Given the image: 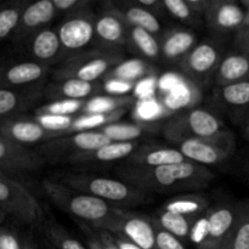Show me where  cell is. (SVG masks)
I'll return each instance as SVG.
<instances>
[{
    "mask_svg": "<svg viewBox=\"0 0 249 249\" xmlns=\"http://www.w3.org/2000/svg\"><path fill=\"white\" fill-rule=\"evenodd\" d=\"M216 87L249 80V53L233 49L221 60L214 77Z\"/></svg>",
    "mask_w": 249,
    "mask_h": 249,
    "instance_id": "27",
    "label": "cell"
},
{
    "mask_svg": "<svg viewBox=\"0 0 249 249\" xmlns=\"http://www.w3.org/2000/svg\"><path fill=\"white\" fill-rule=\"evenodd\" d=\"M41 189L53 206L99 230L113 233L124 213L122 209L94 196L75 191L61 181L45 179L41 182Z\"/></svg>",
    "mask_w": 249,
    "mask_h": 249,
    "instance_id": "2",
    "label": "cell"
},
{
    "mask_svg": "<svg viewBox=\"0 0 249 249\" xmlns=\"http://www.w3.org/2000/svg\"><path fill=\"white\" fill-rule=\"evenodd\" d=\"M141 143L135 142H111L101 146L94 151L82 152L66 158L63 162L71 164H96V163H113L118 160H126L139 147Z\"/></svg>",
    "mask_w": 249,
    "mask_h": 249,
    "instance_id": "24",
    "label": "cell"
},
{
    "mask_svg": "<svg viewBox=\"0 0 249 249\" xmlns=\"http://www.w3.org/2000/svg\"><path fill=\"white\" fill-rule=\"evenodd\" d=\"M44 230H45V235L50 242V246H53L55 249H88L87 246L73 237L63 226H61L56 221H46Z\"/></svg>",
    "mask_w": 249,
    "mask_h": 249,
    "instance_id": "37",
    "label": "cell"
},
{
    "mask_svg": "<svg viewBox=\"0 0 249 249\" xmlns=\"http://www.w3.org/2000/svg\"><path fill=\"white\" fill-rule=\"evenodd\" d=\"M163 60L179 65L187 53L197 45V36L191 29L174 27L164 32L160 39Z\"/></svg>",
    "mask_w": 249,
    "mask_h": 249,
    "instance_id": "23",
    "label": "cell"
},
{
    "mask_svg": "<svg viewBox=\"0 0 249 249\" xmlns=\"http://www.w3.org/2000/svg\"><path fill=\"white\" fill-rule=\"evenodd\" d=\"M102 90L100 83H89L77 79L53 80L44 89V99L49 101H88L97 96Z\"/></svg>",
    "mask_w": 249,
    "mask_h": 249,
    "instance_id": "22",
    "label": "cell"
},
{
    "mask_svg": "<svg viewBox=\"0 0 249 249\" xmlns=\"http://www.w3.org/2000/svg\"><path fill=\"white\" fill-rule=\"evenodd\" d=\"M133 104V97L126 95H97L88 100L83 113H111L118 109H128Z\"/></svg>",
    "mask_w": 249,
    "mask_h": 249,
    "instance_id": "34",
    "label": "cell"
},
{
    "mask_svg": "<svg viewBox=\"0 0 249 249\" xmlns=\"http://www.w3.org/2000/svg\"><path fill=\"white\" fill-rule=\"evenodd\" d=\"M0 134L14 142L31 148L34 145H43L53 139L66 136L65 134L48 130L40 125L33 116L27 114L0 121Z\"/></svg>",
    "mask_w": 249,
    "mask_h": 249,
    "instance_id": "13",
    "label": "cell"
},
{
    "mask_svg": "<svg viewBox=\"0 0 249 249\" xmlns=\"http://www.w3.org/2000/svg\"><path fill=\"white\" fill-rule=\"evenodd\" d=\"M50 249H55V248H53V246H50Z\"/></svg>",
    "mask_w": 249,
    "mask_h": 249,
    "instance_id": "55",
    "label": "cell"
},
{
    "mask_svg": "<svg viewBox=\"0 0 249 249\" xmlns=\"http://www.w3.org/2000/svg\"><path fill=\"white\" fill-rule=\"evenodd\" d=\"M23 238L9 228L0 225V249H22Z\"/></svg>",
    "mask_w": 249,
    "mask_h": 249,
    "instance_id": "43",
    "label": "cell"
},
{
    "mask_svg": "<svg viewBox=\"0 0 249 249\" xmlns=\"http://www.w3.org/2000/svg\"><path fill=\"white\" fill-rule=\"evenodd\" d=\"M27 2V0H11L0 4V43L12 38Z\"/></svg>",
    "mask_w": 249,
    "mask_h": 249,
    "instance_id": "32",
    "label": "cell"
},
{
    "mask_svg": "<svg viewBox=\"0 0 249 249\" xmlns=\"http://www.w3.org/2000/svg\"><path fill=\"white\" fill-rule=\"evenodd\" d=\"M33 118L40 125L53 133H61L68 135L72 134L73 124H74L75 116H57V114L46 113H33Z\"/></svg>",
    "mask_w": 249,
    "mask_h": 249,
    "instance_id": "39",
    "label": "cell"
},
{
    "mask_svg": "<svg viewBox=\"0 0 249 249\" xmlns=\"http://www.w3.org/2000/svg\"><path fill=\"white\" fill-rule=\"evenodd\" d=\"M53 2L55 5L56 11L65 12L67 15L88 9L91 5L90 0H53Z\"/></svg>",
    "mask_w": 249,
    "mask_h": 249,
    "instance_id": "44",
    "label": "cell"
},
{
    "mask_svg": "<svg viewBox=\"0 0 249 249\" xmlns=\"http://www.w3.org/2000/svg\"><path fill=\"white\" fill-rule=\"evenodd\" d=\"M196 219L197 218H191V216L181 215V214L172 213V212L160 209L155 221L160 228L168 231L172 235L177 236L184 242V241H189L190 231H191V228Z\"/></svg>",
    "mask_w": 249,
    "mask_h": 249,
    "instance_id": "33",
    "label": "cell"
},
{
    "mask_svg": "<svg viewBox=\"0 0 249 249\" xmlns=\"http://www.w3.org/2000/svg\"><path fill=\"white\" fill-rule=\"evenodd\" d=\"M1 2H2V1H1V0H0V4H1Z\"/></svg>",
    "mask_w": 249,
    "mask_h": 249,
    "instance_id": "56",
    "label": "cell"
},
{
    "mask_svg": "<svg viewBox=\"0 0 249 249\" xmlns=\"http://www.w3.org/2000/svg\"><path fill=\"white\" fill-rule=\"evenodd\" d=\"M116 174L119 179L152 195L198 191L214 179L208 168L190 160L156 168L124 164L116 170Z\"/></svg>",
    "mask_w": 249,
    "mask_h": 249,
    "instance_id": "1",
    "label": "cell"
},
{
    "mask_svg": "<svg viewBox=\"0 0 249 249\" xmlns=\"http://www.w3.org/2000/svg\"><path fill=\"white\" fill-rule=\"evenodd\" d=\"M46 160L31 147L14 142L0 134V172L29 173L44 167Z\"/></svg>",
    "mask_w": 249,
    "mask_h": 249,
    "instance_id": "15",
    "label": "cell"
},
{
    "mask_svg": "<svg viewBox=\"0 0 249 249\" xmlns=\"http://www.w3.org/2000/svg\"><path fill=\"white\" fill-rule=\"evenodd\" d=\"M242 134H243V138H245L247 141H249V117L246 119L245 123L242 124Z\"/></svg>",
    "mask_w": 249,
    "mask_h": 249,
    "instance_id": "51",
    "label": "cell"
},
{
    "mask_svg": "<svg viewBox=\"0 0 249 249\" xmlns=\"http://www.w3.org/2000/svg\"><path fill=\"white\" fill-rule=\"evenodd\" d=\"M223 57L220 44L208 39L197 43L178 67L190 80L202 87L215 77Z\"/></svg>",
    "mask_w": 249,
    "mask_h": 249,
    "instance_id": "9",
    "label": "cell"
},
{
    "mask_svg": "<svg viewBox=\"0 0 249 249\" xmlns=\"http://www.w3.org/2000/svg\"><path fill=\"white\" fill-rule=\"evenodd\" d=\"M175 147L186 160L208 168L230 160L235 153L236 140L233 134L226 130L215 140H186L175 145Z\"/></svg>",
    "mask_w": 249,
    "mask_h": 249,
    "instance_id": "8",
    "label": "cell"
},
{
    "mask_svg": "<svg viewBox=\"0 0 249 249\" xmlns=\"http://www.w3.org/2000/svg\"><path fill=\"white\" fill-rule=\"evenodd\" d=\"M95 19L96 14L88 7L67 15L61 22L56 31L62 45L65 60L87 51L88 46L95 40Z\"/></svg>",
    "mask_w": 249,
    "mask_h": 249,
    "instance_id": "7",
    "label": "cell"
},
{
    "mask_svg": "<svg viewBox=\"0 0 249 249\" xmlns=\"http://www.w3.org/2000/svg\"><path fill=\"white\" fill-rule=\"evenodd\" d=\"M246 202H247V204H248V208H249V199H247V201H246Z\"/></svg>",
    "mask_w": 249,
    "mask_h": 249,
    "instance_id": "54",
    "label": "cell"
},
{
    "mask_svg": "<svg viewBox=\"0 0 249 249\" xmlns=\"http://www.w3.org/2000/svg\"><path fill=\"white\" fill-rule=\"evenodd\" d=\"M0 173H2V172H0ZM4 174H5V173H4Z\"/></svg>",
    "mask_w": 249,
    "mask_h": 249,
    "instance_id": "57",
    "label": "cell"
},
{
    "mask_svg": "<svg viewBox=\"0 0 249 249\" xmlns=\"http://www.w3.org/2000/svg\"><path fill=\"white\" fill-rule=\"evenodd\" d=\"M56 11L53 0H38L27 2L21 14L18 26L12 36L11 41L21 48L36 33L46 28L55 18Z\"/></svg>",
    "mask_w": 249,
    "mask_h": 249,
    "instance_id": "14",
    "label": "cell"
},
{
    "mask_svg": "<svg viewBox=\"0 0 249 249\" xmlns=\"http://www.w3.org/2000/svg\"><path fill=\"white\" fill-rule=\"evenodd\" d=\"M128 45L130 46L131 50L141 56V60L147 61L150 63L153 61H158L162 57L160 39L155 34L142 28L130 27Z\"/></svg>",
    "mask_w": 249,
    "mask_h": 249,
    "instance_id": "28",
    "label": "cell"
},
{
    "mask_svg": "<svg viewBox=\"0 0 249 249\" xmlns=\"http://www.w3.org/2000/svg\"><path fill=\"white\" fill-rule=\"evenodd\" d=\"M21 49L28 56V60L51 66V67L53 63L65 60L57 31L51 27H46L34 34L28 41H26L21 46Z\"/></svg>",
    "mask_w": 249,
    "mask_h": 249,
    "instance_id": "19",
    "label": "cell"
},
{
    "mask_svg": "<svg viewBox=\"0 0 249 249\" xmlns=\"http://www.w3.org/2000/svg\"><path fill=\"white\" fill-rule=\"evenodd\" d=\"M113 235L126 238L142 249H157L155 221L141 214L124 212Z\"/></svg>",
    "mask_w": 249,
    "mask_h": 249,
    "instance_id": "21",
    "label": "cell"
},
{
    "mask_svg": "<svg viewBox=\"0 0 249 249\" xmlns=\"http://www.w3.org/2000/svg\"><path fill=\"white\" fill-rule=\"evenodd\" d=\"M124 56L121 51L92 49L83 51L66 58L53 73V80L77 79L83 82L99 83L123 62Z\"/></svg>",
    "mask_w": 249,
    "mask_h": 249,
    "instance_id": "5",
    "label": "cell"
},
{
    "mask_svg": "<svg viewBox=\"0 0 249 249\" xmlns=\"http://www.w3.org/2000/svg\"><path fill=\"white\" fill-rule=\"evenodd\" d=\"M155 221V220H153ZM156 247L157 249H187L180 238L172 235L168 231L163 230L162 228L156 224Z\"/></svg>",
    "mask_w": 249,
    "mask_h": 249,
    "instance_id": "42",
    "label": "cell"
},
{
    "mask_svg": "<svg viewBox=\"0 0 249 249\" xmlns=\"http://www.w3.org/2000/svg\"><path fill=\"white\" fill-rule=\"evenodd\" d=\"M51 66L24 60L0 62V89H28L45 84Z\"/></svg>",
    "mask_w": 249,
    "mask_h": 249,
    "instance_id": "11",
    "label": "cell"
},
{
    "mask_svg": "<svg viewBox=\"0 0 249 249\" xmlns=\"http://www.w3.org/2000/svg\"><path fill=\"white\" fill-rule=\"evenodd\" d=\"M187 2H189L190 6H191L197 14L203 16L207 7H208L209 2H211V0H187Z\"/></svg>",
    "mask_w": 249,
    "mask_h": 249,
    "instance_id": "48",
    "label": "cell"
},
{
    "mask_svg": "<svg viewBox=\"0 0 249 249\" xmlns=\"http://www.w3.org/2000/svg\"><path fill=\"white\" fill-rule=\"evenodd\" d=\"M153 71H155V67L152 63L141 60V58L124 60L105 77V80H119V82L135 85L136 83L153 73Z\"/></svg>",
    "mask_w": 249,
    "mask_h": 249,
    "instance_id": "29",
    "label": "cell"
},
{
    "mask_svg": "<svg viewBox=\"0 0 249 249\" xmlns=\"http://www.w3.org/2000/svg\"><path fill=\"white\" fill-rule=\"evenodd\" d=\"M240 203H220L206 212L209 221V236L203 249H223L238 215Z\"/></svg>",
    "mask_w": 249,
    "mask_h": 249,
    "instance_id": "18",
    "label": "cell"
},
{
    "mask_svg": "<svg viewBox=\"0 0 249 249\" xmlns=\"http://www.w3.org/2000/svg\"><path fill=\"white\" fill-rule=\"evenodd\" d=\"M106 4L124 19L129 27L142 28L156 36L162 32L160 17L148 10L139 6L134 0L129 1H106Z\"/></svg>",
    "mask_w": 249,
    "mask_h": 249,
    "instance_id": "26",
    "label": "cell"
},
{
    "mask_svg": "<svg viewBox=\"0 0 249 249\" xmlns=\"http://www.w3.org/2000/svg\"><path fill=\"white\" fill-rule=\"evenodd\" d=\"M6 214L4 213V212L1 211V209H0V225H2V224H4V221L6 220Z\"/></svg>",
    "mask_w": 249,
    "mask_h": 249,
    "instance_id": "53",
    "label": "cell"
},
{
    "mask_svg": "<svg viewBox=\"0 0 249 249\" xmlns=\"http://www.w3.org/2000/svg\"><path fill=\"white\" fill-rule=\"evenodd\" d=\"M163 6L167 14L173 18L191 27H201L203 23V16L197 14L187 0H163Z\"/></svg>",
    "mask_w": 249,
    "mask_h": 249,
    "instance_id": "38",
    "label": "cell"
},
{
    "mask_svg": "<svg viewBox=\"0 0 249 249\" xmlns=\"http://www.w3.org/2000/svg\"><path fill=\"white\" fill-rule=\"evenodd\" d=\"M226 130L219 113L207 107L180 112L162 125L163 136L173 145L186 140H215Z\"/></svg>",
    "mask_w": 249,
    "mask_h": 249,
    "instance_id": "4",
    "label": "cell"
},
{
    "mask_svg": "<svg viewBox=\"0 0 249 249\" xmlns=\"http://www.w3.org/2000/svg\"><path fill=\"white\" fill-rule=\"evenodd\" d=\"M100 235H101L102 241H104L105 249H118L116 245V240H114L113 233L108 232V231L106 230H100Z\"/></svg>",
    "mask_w": 249,
    "mask_h": 249,
    "instance_id": "47",
    "label": "cell"
},
{
    "mask_svg": "<svg viewBox=\"0 0 249 249\" xmlns=\"http://www.w3.org/2000/svg\"><path fill=\"white\" fill-rule=\"evenodd\" d=\"M156 125L147 123H117L101 129L102 133L113 142H135L138 139L155 131Z\"/></svg>",
    "mask_w": 249,
    "mask_h": 249,
    "instance_id": "30",
    "label": "cell"
},
{
    "mask_svg": "<svg viewBox=\"0 0 249 249\" xmlns=\"http://www.w3.org/2000/svg\"><path fill=\"white\" fill-rule=\"evenodd\" d=\"M130 27L118 14L105 2L104 9L96 14L95 19V40L99 49L119 51L128 45Z\"/></svg>",
    "mask_w": 249,
    "mask_h": 249,
    "instance_id": "16",
    "label": "cell"
},
{
    "mask_svg": "<svg viewBox=\"0 0 249 249\" xmlns=\"http://www.w3.org/2000/svg\"><path fill=\"white\" fill-rule=\"evenodd\" d=\"M185 157L175 146L140 145L125 160L126 165L140 168H156L185 162Z\"/></svg>",
    "mask_w": 249,
    "mask_h": 249,
    "instance_id": "25",
    "label": "cell"
},
{
    "mask_svg": "<svg viewBox=\"0 0 249 249\" xmlns=\"http://www.w3.org/2000/svg\"><path fill=\"white\" fill-rule=\"evenodd\" d=\"M60 181L75 191L102 199L118 209L141 206L152 199V194L143 191L119 178L113 179L94 174L67 173L61 178Z\"/></svg>",
    "mask_w": 249,
    "mask_h": 249,
    "instance_id": "3",
    "label": "cell"
},
{
    "mask_svg": "<svg viewBox=\"0 0 249 249\" xmlns=\"http://www.w3.org/2000/svg\"><path fill=\"white\" fill-rule=\"evenodd\" d=\"M212 100L221 112L242 125L249 117V80L214 88Z\"/></svg>",
    "mask_w": 249,
    "mask_h": 249,
    "instance_id": "17",
    "label": "cell"
},
{
    "mask_svg": "<svg viewBox=\"0 0 249 249\" xmlns=\"http://www.w3.org/2000/svg\"><path fill=\"white\" fill-rule=\"evenodd\" d=\"M87 101H51L43 106H38L33 113L57 114V116H74L75 113L83 112Z\"/></svg>",
    "mask_w": 249,
    "mask_h": 249,
    "instance_id": "40",
    "label": "cell"
},
{
    "mask_svg": "<svg viewBox=\"0 0 249 249\" xmlns=\"http://www.w3.org/2000/svg\"><path fill=\"white\" fill-rule=\"evenodd\" d=\"M162 209L191 218H198L208 211L209 202L201 195H182L165 202Z\"/></svg>",
    "mask_w": 249,
    "mask_h": 249,
    "instance_id": "31",
    "label": "cell"
},
{
    "mask_svg": "<svg viewBox=\"0 0 249 249\" xmlns=\"http://www.w3.org/2000/svg\"><path fill=\"white\" fill-rule=\"evenodd\" d=\"M45 84L28 89H0V121L27 114L44 99Z\"/></svg>",
    "mask_w": 249,
    "mask_h": 249,
    "instance_id": "20",
    "label": "cell"
},
{
    "mask_svg": "<svg viewBox=\"0 0 249 249\" xmlns=\"http://www.w3.org/2000/svg\"><path fill=\"white\" fill-rule=\"evenodd\" d=\"M241 4H242V6L245 7L246 10V22H245V26H246V24H249V0H242Z\"/></svg>",
    "mask_w": 249,
    "mask_h": 249,
    "instance_id": "52",
    "label": "cell"
},
{
    "mask_svg": "<svg viewBox=\"0 0 249 249\" xmlns=\"http://www.w3.org/2000/svg\"><path fill=\"white\" fill-rule=\"evenodd\" d=\"M203 21L207 28L216 36H235L246 22V10L235 0H211Z\"/></svg>",
    "mask_w": 249,
    "mask_h": 249,
    "instance_id": "12",
    "label": "cell"
},
{
    "mask_svg": "<svg viewBox=\"0 0 249 249\" xmlns=\"http://www.w3.org/2000/svg\"><path fill=\"white\" fill-rule=\"evenodd\" d=\"M209 236V221L208 216L204 213L203 215L198 216L195 220L192 225L191 231H190L189 241L195 246L197 249H203L207 240Z\"/></svg>",
    "mask_w": 249,
    "mask_h": 249,
    "instance_id": "41",
    "label": "cell"
},
{
    "mask_svg": "<svg viewBox=\"0 0 249 249\" xmlns=\"http://www.w3.org/2000/svg\"><path fill=\"white\" fill-rule=\"evenodd\" d=\"M108 142L111 140L101 130L78 131L43 143L38 152L45 158L46 162L48 160L63 162L71 156L94 151Z\"/></svg>",
    "mask_w": 249,
    "mask_h": 249,
    "instance_id": "10",
    "label": "cell"
},
{
    "mask_svg": "<svg viewBox=\"0 0 249 249\" xmlns=\"http://www.w3.org/2000/svg\"><path fill=\"white\" fill-rule=\"evenodd\" d=\"M133 87L134 84L119 82V80H106V84H105V89H107L109 92H112V94L114 95L125 94V92H128Z\"/></svg>",
    "mask_w": 249,
    "mask_h": 249,
    "instance_id": "46",
    "label": "cell"
},
{
    "mask_svg": "<svg viewBox=\"0 0 249 249\" xmlns=\"http://www.w3.org/2000/svg\"><path fill=\"white\" fill-rule=\"evenodd\" d=\"M0 209L23 225H39L44 212L38 199L24 185L0 173Z\"/></svg>",
    "mask_w": 249,
    "mask_h": 249,
    "instance_id": "6",
    "label": "cell"
},
{
    "mask_svg": "<svg viewBox=\"0 0 249 249\" xmlns=\"http://www.w3.org/2000/svg\"><path fill=\"white\" fill-rule=\"evenodd\" d=\"M233 45L237 50L249 53V24L243 26L233 36Z\"/></svg>",
    "mask_w": 249,
    "mask_h": 249,
    "instance_id": "45",
    "label": "cell"
},
{
    "mask_svg": "<svg viewBox=\"0 0 249 249\" xmlns=\"http://www.w3.org/2000/svg\"><path fill=\"white\" fill-rule=\"evenodd\" d=\"M22 249H39L36 243L32 240L31 237H24L23 238V248Z\"/></svg>",
    "mask_w": 249,
    "mask_h": 249,
    "instance_id": "50",
    "label": "cell"
},
{
    "mask_svg": "<svg viewBox=\"0 0 249 249\" xmlns=\"http://www.w3.org/2000/svg\"><path fill=\"white\" fill-rule=\"evenodd\" d=\"M114 240H116V245L118 249H142L141 247H139V246H136L135 243L130 242L129 240L121 237V236L114 235Z\"/></svg>",
    "mask_w": 249,
    "mask_h": 249,
    "instance_id": "49",
    "label": "cell"
},
{
    "mask_svg": "<svg viewBox=\"0 0 249 249\" xmlns=\"http://www.w3.org/2000/svg\"><path fill=\"white\" fill-rule=\"evenodd\" d=\"M128 109H118V111L111 112V113H94L87 114L83 113L77 116L74 124H73L72 133L78 131H88V130H101L105 126L109 124L117 123Z\"/></svg>",
    "mask_w": 249,
    "mask_h": 249,
    "instance_id": "36",
    "label": "cell"
},
{
    "mask_svg": "<svg viewBox=\"0 0 249 249\" xmlns=\"http://www.w3.org/2000/svg\"><path fill=\"white\" fill-rule=\"evenodd\" d=\"M223 249H249V208L246 201L240 202L237 219Z\"/></svg>",
    "mask_w": 249,
    "mask_h": 249,
    "instance_id": "35",
    "label": "cell"
}]
</instances>
